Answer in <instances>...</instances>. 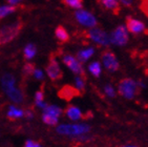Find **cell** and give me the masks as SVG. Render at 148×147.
<instances>
[{
    "mask_svg": "<svg viewBox=\"0 0 148 147\" xmlns=\"http://www.w3.org/2000/svg\"><path fill=\"white\" fill-rule=\"evenodd\" d=\"M15 83H16V79L12 74H4L1 78V86H2L4 91L15 87Z\"/></svg>",
    "mask_w": 148,
    "mask_h": 147,
    "instance_id": "9a60e30c",
    "label": "cell"
},
{
    "mask_svg": "<svg viewBox=\"0 0 148 147\" xmlns=\"http://www.w3.org/2000/svg\"><path fill=\"white\" fill-rule=\"evenodd\" d=\"M35 69H36V67H35V64H33V63H25V64H24V66H23V68H22L23 77L27 78V77L33 76V75H34Z\"/></svg>",
    "mask_w": 148,
    "mask_h": 147,
    "instance_id": "d4e9b609",
    "label": "cell"
},
{
    "mask_svg": "<svg viewBox=\"0 0 148 147\" xmlns=\"http://www.w3.org/2000/svg\"><path fill=\"white\" fill-rule=\"evenodd\" d=\"M34 77L36 78L37 80H43V73L41 69H38L36 68L34 71Z\"/></svg>",
    "mask_w": 148,
    "mask_h": 147,
    "instance_id": "f546056e",
    "label": "cell"
},
{
    "mask_svg": "<svg viewBox=\"0 0 148 147\" xmlns=\"http://www.w3.org/2000/svg\"><path fill=\"white\" fill-rule=\"evenodd\" d=\"M23 24L24 23L19 20L17 22L12 23L10 25H4L0 28V45H4L13 41L23 28Z\"/></svg>",
    "mask_w": 148,
    "mask_h": 147,
    "instance_id": "3957f363",
    "label": "cell"
},
{
    "mask_svg": "<svg viewBox=\"0 0 148 147\" xmlns=\"http://www.w3.org/2000/svg\"><path fill=\"white\" fill-rule=\"evenodd\" d=\"M18 6L17 5H5L0 8V19H2L3 17H5L6 15L14 13L15 11H17Z\"/></svg>",
    "mask_w": 148,
    "mask_h": 147,
    "instance_id": "cb8c5ba5",
    "label": "cell"
},
{
    "mask_svg": "<svg viewBox=\"0 0 148 147\" xmlns=\"http://www.w3.org/2000/svg\"><path fill=\"white\" fill-rule=\"evenodd\" d=\"M84 36L92 40L95 43L101 46H108L110 44V39L106 32L101 27H92L89 28L88 31L84 32Z\"/></svg>",
    "mask_w": 148,
    "mask_h": 147,
    "instance_id": "277c9868",
    "label": "cell"
},
{
    "mask_svg": "<svg viewBox=\"0 0 148 147\" xmlns=\"http://www.w3.org/2000/svg\"><path fill=\"white\" fill-rule=\"evenodd\" d=\"M97 1L106 10L112 12L114 15H118L120 13L121 6H120L119 0H97Z\"/></svg>",
    "mask_w": 148,
    "mask_h": 147,
    "instance_id": "4fadbf2b",
    "label": "cell"
},
{
    "mask_svg": "<svg viewBox=\"0 0 148 147\" xmlns=\"http://www.w3.org/2000/svg\"><path fill=\"white\" fill-rule=\"evenodd\" d=\"M24 147H41L40 143L36 141H33V140H27L24 144Z\"/></svg>",
    "mask_w": 148,
    "mask_h": 147,
    "instance_id": "f1b7e54d",
    "label": "cell"
},
{
    "mask_svg": "<svg viewBox=\"0 0 148 147\" xmlns=\"http://www.w3.org/2000/svg\"><path fill=\"white\" fill-rule=\"evenodd\" d=\"M45 71H46V75L49 76V78L51 81H58V80L62 79L63 71L54 55H51L49 57V63L46 65Z\"/></svg>",
    "mask_w": 148,
    "mask_h": 147,
    "instance_id": "5b68a950",
    "label": "cell"
},
{
    "mask_svg": "<svg viewBox=\"0 0 148 147\" xmlns=\"http://www.w3.org/2000/svg\"><path fill=\"white\" fill-rule=\"evenodd\" d=\"M55 34H56V37H57V39L59 40L60 42L62 43H65L67 42L69 40V35L67 33L65 28L63 27L62 25H59L57 28H56V31H55Z\"/></svg>",
    "mask_w": 148,
    "mask_h": 147,
    "instance_id": "ac0fdd59",
    "label": "cell"
},
{
    "mask_svg": "<svg viewBox=\"0 0 148 147\" xmlns=\"http://www.w3.org/2000/svg\"><path fill=\"white\" fill-rule=\"evenodd\" d=\"M42 121L44 122L46 125H49V126H55V125H57L58 121H59V118L51 116V115H49V113H42Z\"/></svg>",
    "mask_w": 148,
    "mask_h": 147,
    "instance_id": "603a6c76",
    "label": "cell"
},
{
    "mask_svg": "<svg viewBox=\"0 0 148 147\" xmlns=\"http://www.w3.org/2000/svg\"><path fill=\"white\" fill-rule=\"evenodd\" d=\"M126 28L134 35H138L140 33H143V32H147L144 23L137 19L131 18L130 16L126 18Z\"/></svg>",
    "mask_w": 148,
    "mask_h": 147,
    "instance_id": "30bf717a",
    "label": "cell"
},
{
    "mask_svg": "<svg viewBox=\"0 0 148 147\" xmlns=\"http://www.w3.org/2000/svg\"><path fill=\"white\" fill-rule=\"evenodd\" d=\"M109 39H110V43L116 44V45L123 46L127 44V42H128V34H127L125 26L120 25L117 28H114V32L109 36Z\"/></svg>",
    "mask_w": 148,
    "mask_h": 147,
    "instance_id": "ba28073f",
    "label": "cell"
},
{
    "mask_svg": "<svg viewBox=\"0 0 148 147\" xmlns=\"http://www.w3.org/2000/svg\"><path fill=\"white\" fill-rule=\"evenodd\" d=\"M121 147H138V146H136V145H123Z\"/></svg>",
    "mask_w": 148,
    "mask_h": 147,
    "instance_id": "836d02e7",
    "label": "cell"
},
{
    "mask_svg": "<svg viewBox=\"0 0 148 147\" xmlns=\"http://www.w3.org/2000/svg\"><path fill=\"white\" fill-rule=\"evenodd\" d=\"M24 117H25L27 120L33 119V118H34V113H33V110H31V109L24 110Z\"/></svg>",
    "mask_w": 148,
    "mask_h": 147,
    "instance_id": "4dcf8cb0",
    "label": "cell"
},
{
    "mask_svg": "<svg viewBox=\"0 0 148 147\" xmlns=\"http://www.w3.org/2000/svg\"><path fill=\"white\" fill-rule=\"evenodd\" d=\"M20 1H21V0H8V2H9L10 5H17Z\"/></svg>",
    "mask_w": 148,
    "mask_h": 147,
    "instance_id": "d6a6232c",
    "label": "cell"
},
{
    "mask_svg": "<svg viewBox=\"0 0 148 147\" xmlns=\"http://www.w3.org/2000/svg\"><path fill=\"white\" fill-rule=\"evenodd\" d=\"M6 117H8V119L11 120V121L20 119V118L24 117V110L20 109V108H18L17 106H15V105H11L9 107V110H8Z\"/></svg>",
    "mask_w": 148,
    "mask_h": 147,
    "instance_id": "2e32d148",
    "label": "cell"
},
{
    "mask_svg": "<svg viewBox=\"0 0 148 147\" xmlns=\"http://www.w3.org/2000/svg\"><path fill=\"white\" fill-rule=\"evenodd\" d=\"M43 113H49V115H51V116L59 118L61 116V113H62V109L60 107H58V106H56V105L47 104L45 107L43 108Z\"/></svg>",
    "mask_w": 148,
    "mask_h": 147,
    "instance_id": "d6986e66",
    "label": "cell"
},
{
    "mask_svg": "<svg viewBox=\"0 0 148 147\" xmlns=\"http://www.w3.org/2000/svg\"><path fill=\"white\" fill-rule=\"evenodd\" d=\"M88 69L90 71V74L95 78H99L100 75H101V71H102V68H101V64L98 61H94L88 65Z\"/></svg>",
    "mask_w": 148,
    "mask_h": 147,
    "instance_id": "7402d4cb",
    "label": "cell"
},
{
    "mask_svg": "<svg viewBox=\"0 0 148 147\" xmlns=\"http://www.w3.org/2000/svg\"><path fill=\"white\" fill-rule=\"evenodd\" d=\"M65 115L71 121H79V120L84 118V116L82 115V111L80 110V108L71 104H69V106L66 107Z\"/></svg>",
    "mask_w": 148,
    "mask_h": 147,
    "instance_id": "7c38bea8",
    "label": "cell"
},
{
    "mask_svg": "<svg viewBox=\"0 0 148 147\" xmlns=\"http://www.w3.org/2000/svg\"><path fill=\"white\" fill-rule=\"evenodd\" d=\"M94 53H95V49L92 47H89L87 49H82V51L78 52L76 58H77L80 63H84L94 55Z\"/></svg>",
    "mask_w": 148,
    "mask_h": 147,
    "instance_id": "e0dca14e",
    "label": "cell"
},
{
    "mask_svg": "<svg viewBox=\"0 0 148 147\" xmlns=\"http://www.w3.org/2000/svg\"><path fill=\"white\" fill-rule=\"evenodd\" d=\"M61 1H62V3L64 5H67L69 8L77 9V10H81L83 3V0H61Z\"/></svg>",
    "mask_w": 148,
    "mask_h": 147,
    "instance_id": "484cf974",
    "label": "cell"
},
{
    "mask_svg": "<svg viewBox=\"0 0 148 147\" xmlns=\"http://www.w3.org/2000/svg\"><path fill=\"white\" fill-rule=\"evenodd\" d=\"M82 93L78 91L75 86H71V85H64L59 91H58V96L61 98V99L65 100V101H71L73 98L75 97H79L81 96Z\"/></svg>",
    "mask_w": 148,
    "mask_h": 147,
    "instance_id": "8fae6325",
    "label": "cell"
},
{
    "mask_svg": "<svg viewBox=\"0 0 148 147\" xmlns=\"http://www.w3.org/2000/svg\"><path fill=\"white\" fill-rule=\"evenodd\" d=\"M35 105L39 108H42V109L47 105L44 102V91H43V89H40L35 93Z\"/></svg>",
    "mask_w": 148,
    "mask_h": 147,
    "instance_id": "ffe728a7",
    "label": "cell"
},
{
    "mask_svg": "<svg viewBox=\"0 0 148 147\" xmlns=\"http://www.w3.org/2000/svg\"><path fill=\"white\" fill-rule=\"evenodd\" d=\"M85 78H82V77L77 76L76 77V80H75V84H76V88L80 91L81 93H84L85 91Z\"/></svg>",
    "mask_w": 148,
    "mask_h": 147,
    "instance_id": "4316f807",
    "label": "cell"
},
{
    "mask_svg": "<svg viewBox=\"0 0 148 147\" xmlns=\"http://www.w3.org/2000/svg\"><path fill=\"white\" fill-rule=\"evenodd\" d=\"M5 93L6 96L9 97V99L15 104H21L23 102V93L19 88L13 87L9 91H6Z\"/></svg>",
    "mask_w": 148,
    "mask_h": 147,
    "instance_id": "5bb4252c",
    "label": "cell"
},
{
    "mask_svg": "<svg viewBox=\"0 0 148 147\" xmlns=\"http://www.w3.org/2000/svg\"><path fill=\"white\" fill-rule=\"evenodd\" d=\"M75 18L82 25L88 26L90 28L98 27L99 26V23H98L97 19L95 18L94 15L87 11H84V10H78L75 13Z\"/></svg>",
    "mask_w": 148,
    "mask_h": 147,
    "instance_id": "52a82bcc",
    "label": "cell"
},
{
    "mask_svg": "<svg viewBox=\"0 0 148 147\" xmlns=\"http://www.w3.org/2000/svg\"><path fill=\"white\" fill-rule=\"evenodd\" d=\"M101 59H102L103 65L109 71H117L119 69V62L116 55L109 49H105L101 54Z\"/></svg>",
    "mask_w": 148,
    "mask_h": 147,
    "instance_id": "9c48e42d",
    "label": "cell"
},
{
    "mask_svg": "<svg viewBox=\"0 0 148 147\" xmlns=\"http://www.w3.org/2000/svg\"><path fill=\"white\" fill-rule=\"evenodd\" d=\"M104 91H105L106 95H107L108 97H110V98L116 97V91H114V88L112 87V85H110V84L105 85V87H104Z\"/></svg>",
    "mask_w": 148,
    "mask_h": 147,
    "instance_id": "83f0119b",
    "label": "cell"
},
{
    "mask_svg": "<svg viewBox=\"0 0 148 147\" xmlns=\"http://www.w3.org/2000/svg\"><path fill=\"white\" fill-rule=\"evenodd\" d=\"M62 61H63V63H64V64H65L66 66L75 74V75H77V76L82 77V78H85L86 79L85 71H84V69H83L82 63H80L76 57L71 56V55H69V54L63 55Z\"/></svg>",
    "mask_w": 148,
    "mask_h": 147,
    "instance_id": "8992f818",
    "label": "cell"
},
{
    "mask_svg": "<svg viewBox=\"0 0 148 147\" xmlns=\"http://www.w3.org/2000/svg\"><path fill=\"white\" fill-rule=\"evenodd\" d=\"M36 53H37V47H36V45L33 44V43H29V44L24 47L23 55H24V58H25V59L29 60V59H32V58H34Z\"/></svg>",
    "mask_w": 148,
    "mask_h": 147,
    "instance_id": "44dd1931",
    "label": "cell"
},
{
    "mask_svg": "<svg viewBox=\"0 0 148 147\" xmlns=\"http://www.w3.org/2000/svg\"><path fill=\"white\" fill-rule=\"evenodd\" d=\"M120 2L122 3L123 5L126 6V8H132V2H134V0H119Z\"/></svg>",
    "mask_w": 148,
    "mask_h": 147,
    "instance_id": "1f68e13d",
    "label": "cell"
},
{
    "mask_svg": "<svg viewBox=\"0 0 148 147\" xmlns=\"http://www.w3.org/2000/svg\"><path fill=\"white\" fill-rule=\"evenodd\" d=\"M91 127L86 123H75V124H60L56 128L59 135L69 136L74 138H79L81 136L87 135L90 131Z\"/></svg>",
    "mask_w": 148,
    "mask_h": 147,
    "instance_id": "6da1fadb",
    "label": "cell"
},
{
    "mask_svg": "<svg viewBox=\"0 0 148 147\" xmlns=\"http://www.w3.org/2000/svg\"><path fill=\"white\" fill-rule=\"evenodd\" d=\"M139 91V84L131 78H124L118 84V93L127 100H132Z\"/></svg>",
    "mask_w": 148,
    "mask_h": 147,
    "instance_id": "7a4b0ae2",
    "label": "cell"
}]
</instances>
